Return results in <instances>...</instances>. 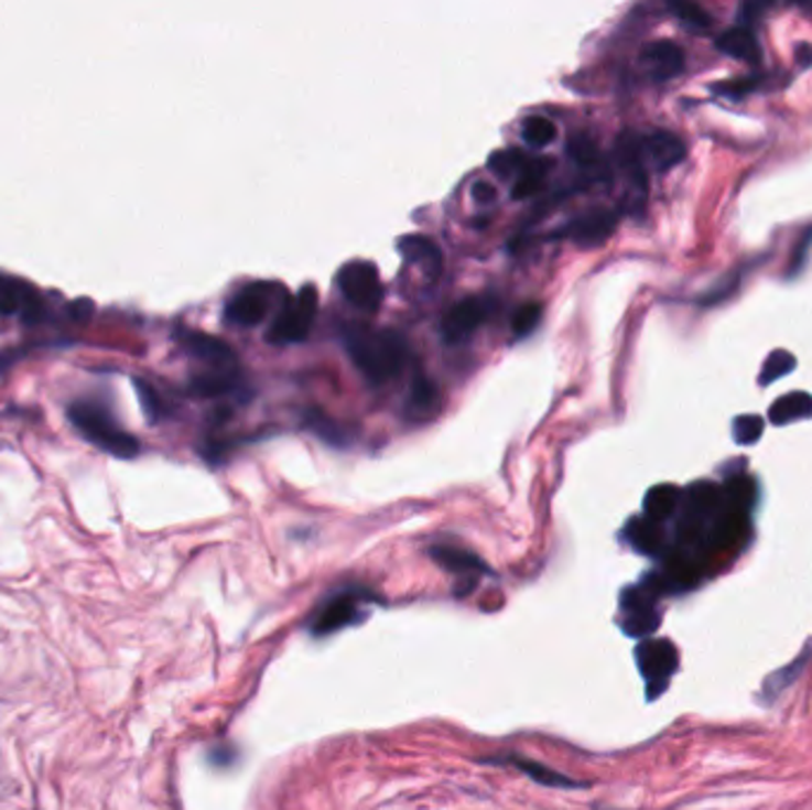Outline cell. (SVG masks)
Returning a JSON list of instances; mask_svg holds the SVG:
<instances>
[{
    "label": "cell",
    "instance_id": "1",
    "mask_svg": "<svg viewBox=\"0 0 812 810\" xmlns=\"http://www.w3.org/2000/svg\"><path fill=\"white\" fill-rule=\"evenodd\" d=\"M343 345L351 364L373 386L386 384L400 374L409 355L407 341L400 333L364 324H347L343 328Z\"/></svg>",
    "mask_w": 812,
    "mask_h": 810
},
{
    "label": "cell",
    "instance_id": "2",
    "mask_svg": "<svg viewBox=\"0 0 812 810\" xmlns=\"http://www.w3.org/2000/svg\"><path fill=\"white\" fill-rule=\"evenodd\" d=\"M69 423L79 431L88 442H94L98 450L117 458H136L141 454V442L136 435L124 431L112 417L107 404L82 397L67 409Z\"/></svg>",
    "mask_w": 812,
    "mask_h": 810
},
{
    "label": "cell",
    "instance_id": "3",
    "mask_svg": "<svg viewBox=\"0 0 812 810\" xmlns=\"http://www.w3.org/2000/svg\"><path fill=\"white\" fill-rule=\"evenodd\" d=\"M373 602V594L359 587L349 585L338 592H333L331 597L321 602L310 616V630L314 637H326L338 633L347 625H355L366 616V606Z\"/></svg>",
    "mask_w": 812,
    "mask_h": 810
},
{
    "label": "cell",
    "instance_id": "4",
    "mask_svg": "<svg viewBox=\"0 0 812 810\" xmlns=\"http://www.w3.org/2000/svg\"><path fill=\"white\" fill-rule=\"evenodd\" d=\"M316 312H318V290L312 283H306L283 304L279 314H275L273 324L267 333L269 343L290 345L306 341V335L314 328Z\"/></svg>",
    "mask_w": 812,
    "mask_h": 810
},
{
    "label": "cell",
    "instance_id": "5",
    "mask_svg": "<svg viewBox=\"0 0 812 810\" xmlns=\"http://www.w3.org/2000/svg\"><path fill=\"white\" fill-rule=\"evenodd\" d=\"M275 293H281V288L275 283H250L226 302L224 318L231 326L240 328H252L269 316L271 307L275 304Z\"/></svg>",
    "mask_w": 812,
    "mask_h": 810
},
{
    "label": "cell",
    "instance_id": "6",
    "mask_svg": "<svg viewBox=\"0 0 812 810\" xmlns=\"http://www.w3.org/2000/svg\"><path fill=\"white\" fill-rule=\"evenodd\" d=\"M0 314L18 316L26 326H36L48 310H45V300L36 285L0 271Z\"/></svg>",
    "mask_w": 812,
    "mask_h": 810
},
{
    "label": "cell",
    "instance_id": "7",
    "mask_svg": "<svg viewBox=\"0 0 812 810\" xmlns=\"http://www.w3.org/2000/svg\"><path fill=\"white\" fill-rule=\"evenodd\" d=\"M338 288L349 304L364 312H376L382 302L380 273L371 262L345 264L338 271Z\"/></svg>",
    "mask_w": 812,
    "mask_h": 810
},
{
    "label": "cell",
    "instance_id": "8",
    "mask_svg": "<svg viewBox=\"0 0 812 810\" xmlns=\"http://www.w3.org/2000/svg\"><path fill=\"white\" fill-rule=\"evenodd\" d=\"M658 592L643 580L637 587H627L620 600L622 611V630L630 637H649L658 623H661V614L656 608Z\"/></svg>",
    "mask_w": 812,
    "mask_h": 810
},
{
    "label": "cell",
    "instance_id": "9",
    "mask_svg": "<svg viewBox=\"0 0 812 810\" xmlns=\"http://www.w3.org/2000/svg\"><path fill=\"white\" fill-rule=\"evenodd\" d=\"M637 663L649 687V696L661 694L678 670V649L668 639H643L637 647Z\"/></svg>",
    "mask_w": 812,
    "mask_h": 810
},
{
    "label": "cell",
    "instance_id": "10",
    "mask_svg": "<svg viewBox=\"0 0 812 810\" xmlns=\"http://www.w3.org/2000/svg\"><path fill=\"white\" fill-rule=\"evenodd\" d=\"M635 152L643 172H668L686 155L684 143L670 131H651L635 136Z\"/></svg>",
    "mask_w": 812,
    "mask_h": 810
},
{
    "label": "cell",
    "instance_id": "11",
    "mask_svg": "<svg viewBox=\"0 0 812 810\" xmlns=\"http://www.w3.org/2000/svg\"><path fill=\"white\" fill-rule=\"evenodd\" d=\"M176 343L181 345L183 353L214 366L217 371H234V366L238 361L231 347H228L221 338H217V335H209L205 331L178 328Z\"/></svg>",
    "mask_w": 812,
    "mask_h": 810
},
{
    "label": "cell",
    "instance_id": "12",
    "mask_svg": "<svg viewBox=\"0 0 812 810\" xmlns=\"http://www.w3.org/2000/svg\"><path fill=\"white\" fill-rule=\"evenodd\" d=\"M431 557L437 565H442L444 571L458 577L462 590H458L456 594L473 592L478 577L487 571V565L480 557H475L473 552H468V549L456 547V544H435L431 547Z\"/></svg>",
    "mask_w": 812,
    "mask_h": 810
},
{
    "label": "cell",
    "instance_id": "13",
    "mask_svg": "<svg viewBox=\"0 0 812 810\" xmlns=\"http://www.w3.org/2000/svg\"><path fill=\"white\" fill-rule=\"evenodd\" d=\"M487 316V304L480 298L458 300L454 307L442 316V338L447 345H458L483 326Z\"/></svg>",
    "mask_w": 812,
    "mask_h": 810
},
{
    "label": "cell",
    "instance_id": "14",
    "mask_svg": "<svg viewBox=\"0 0 812 810\" xmlns=\"http://www.w3.org/2000/svg\"><path fill=\"white\" fill-rule=\"evenodd\" d=\"M616 226H618V212L592 209L565 226L563 236L571 238L575 246L589 250V248L602 246L604 240H608L610 234L616 231Z\"/></svg>",
    "mask_w": 812,
    "mask_h": 810
},
{
    "label": "cell",
    "instance_id": "15",
    "mask_svg": "<svg viewBox=\"0 0 812 810\" xmlns=\"http://www.w3.org/2000/svg\"><path fill=\"white\" fill-rule=\"evenodd\" d=\"M639 63L653 82H670L684 69V51L672 41H653L643 45Z\"/></svg>",
    "mask_w": 812,
    "mask_h": 810
},
{
    "label": "cell",
    "instance_id": "16",
    "mask_svg": "<svg viewBox=\"0 0 812 810\" xmlns=\"http://www.w3.org/2000/svg\"><path fill=\"white\" fill-rule=\"evenodd\" d=\"M397 250L411 264H419L427 277H440L442 271V250L437 248V242L427 236H402L397 240Z\"/></svg>",
    "mask_w": 812,
    "mask_h": 810
},
{
    "label": "cell",
    "instance_id": "17",
    "mask_svg": "<svg viewBox=\"0 0 812 810\" xmlns=\"http://www.w3.org/2000/svg\"><path fill=\"white\" fill-rule=\"evenodd\" d=\"M717 51L725 53L734 60H741V63H748V65H758L760 63V45L754 36V32H750V26H732L727 29V32H723V36H719L715 41Z\"/></svg>",
    "mask_w": 812,
    "mask_h": 810
},
{
    "label": "cell",
    "instance_id": "18",
    "mask_svg": "<svg viewBox=\"0 0 812 810\" xmlns=\"http://www.w3.org/2000/svg\"><path fill=\"white\" fill-rule=\"evenodd\" d=\"M682 504V490L675 485H656L643 497V518L653 523H665L668 518L678 514Z\"/></svg>",
    "mask_w": 812,
    "mask_h": 810
},
{
    "label": "cell",
    "instance_id": "19",
    "mask_svg": "<svg viewBox=\"0 0 812 810\" xmlns=\"http://www.w3.org/2000/svg\"><path fill=\"white\" fill-rule=\"evenodd\" d=\"M440 409V390L431 378L416 376L409 388V400H407V414L413 421H425L431 419Z\"/></svg>",
    "mask_w": 812,
    "mask_h": 810
},
{
    "label": "cell",
    "instance_id": "20",
    "mask_svg": "<svg viewBox=\"0 0 812 810\" xmlns=\"http://www.w3.org/2000/svg\"><path fill=\"white\" fill-rule=\"evenodd\" d=\"M625 538L637 549V552L647 554V557H658L665 547V538H663L661 526L649 521V518H643V516L632 518V521L627 523Z\"/></svg>",
    "mask_w": 812,
    "mask_h": 810
},
{
    "label": "cell",
    "instance_id": "21",
    "mask_svg": "<svg viewBox=\"0 0 812 810\" xmlns=\"http://www.w3.org/2000/svg\"><path fill=\"white\" fill-rule=\"evenodd\" d=\"M810 656H812V639L808 641L805 649H803L799 656H795V659H793L789 666L775 670L772 676L762 682V690H760V701H762V704H772V701H775L781 692H784L787 687H789L795 678L801 676L803 668H805V666H808V661H810Z\"/></svg>",
    "mask_w": 812,
    "mask_h": 810
},
{
    "label": "cell",
    "instance_id": "22",
    "mask_svg": "<svg viewBox=\"0 0 812 810\" xmlns=\"http://www.w3.org/2000/svg\"><path fill=\"white\" fill-rule=\"evenodd\" d=\"M304 425L310 428L312 433H316L321 440L328 442V445L333 447H347L351 442V433L349 428L343 425L338 419H333L328 414H324V411H306L304 414Z\"/></svg>",
    "mask_w": 812,
    "mask_h": 810
},
{
    "label": "cell",
    "instance_id": "23",
    "mask_svg": "<svg viewBox=\"0 0 812 810\" xmlns=\"http://www.w3.org/2000/svg\"><path fill=\"white\" fill-rule=\"evenodd\" d=\"M812 417V397L808 392H789L770 407V421L787 425Z\"/></svg>",
    "mask_w": 812,
    "mask_h": 810
},
{
    "label": "cell",
    "instance_id": "24",
    "mask_svg": "<svg viewBox=\"0 0 812 810\" xmlns=\"http://www.w3.org/2000/svg\"><path fill=\"white\" fill-rule=\"evenodd\" d=\"M191 392L197 397H221L238 388V376L234 371H209L197 374L188 384Z\"/></svg>",
    "mask_w": 812,
    "mask_h": 810
},
{
    "label": "cell",
    "instance_id": "25",
    "mask_svg": "<svg viewBox=\"0 0 812 810\" xmlns=\"http://www.w3.org/2000/svg\"><path fill=\"white\" fill-rule=\"evenodd\" d=\"M528 162L530 160L523 155V152L509 148V150L492 152V158L487 160V166H489V172L499 179H513V176H520V172L526 170Z\"/></svg>",
    "mask_w": 812,
    "mask_h": 810
},
{
    "label": "cell",
    "instance_id": "26",
    "mask_svg": "<svg viewBox=\"0 0 812 810\" xmlns=\"http://www.w3.org/2000/svg\"><path fill=\"white\" fill-rule=\"evenodd\" d=\"M523 141L530 145V148H546L549 143H554L556 139V125L551 121L549 117H542V115H534V117H528L523 121Z\"/></svg>",
    "mask_w": 812,
    "mask_h": 810
},
{
    "label": "cell",
    "instance_id": "27",
    "mask_svg": "<svg viewBox=\"0 0 812 810\" xmlns=\"http://www.w3.org/2000/svg\"><path fill=\"white\" fill-rule=\"evenodd\" d=\"M670 10L675 12V18L680 20V24L684 29H689V32H694V34H706L708 29L713 26V18L701 6H694V3H670Z\"/></svg>",
    "mask_w": 812,
    "mask_h": 810
},
{
    "label": "cell",
    "instance_id": "28",
    "mask_svg": "<svg viewBox=\"0 0 812 810\" xmlns=\"http://www.w3.org/2000/svg\"><path fill=\"white\" fill-rule=\"evenodd\" d=\"M513 766L518 770H523L526 775H530L534 782H542L546 787H575L573 779L559 775L556 770H549L546 766H540V763L528 760V758H511Z\"/></svg>",
    "mask_w": 812,
    "mask_h": 810
},
{
    "label": "cell",
    "instance_id": "29",
    "mask_svg": "<svg viewBox=\"0 0 812 810\" xmlns=\"http://www.w3.org/2000/svg\"><path fill=\"white\" fill-rule=\"evenodd\" d=\"M546 166H549V162H528V166L523 172H520L516 186H513L516 201H523V197H530L542 188V179H544Z\"/></svg>",
    "mask_w": 812,
    "mask_h": 810
},
{
    "label": "cell",
    "instance_id": "30",
    "mask_svg": "<svg viewBox=\"0 0 812 810\" xmlns=\"http://www.w3.org/2000/svg\"><path fill=\"white\" fill-rule=\"evenodd\" d=\"M133 388L138 392V400H141V407L145 411V417L150 423H158L164 414H166V407H164V400L160 397V392L152 388L148 380L143 378H136L133 380Z\"/></svg>",
    "mask_w": 812,
    "mask_h": 810
},
{
    "label": "cell",
    "instance_id": "31",
    "mask_svg": "<svg viewBox=\"0 0 812 810\" xmlns=\"http://www.w3.org/2000/svg\"><path fill=\"white\" fill-rule=\"evenodd\" d=\"M795 369V359L784 353V349H777V353H772L768 357V361L762 364V371H760V386H770L772 380L787 376Z\"/></svg>",
    "mask_w": 812,
    "mask_h": 810
},
{
    "label": "cell",
    "instance_id": "32",
    "mask_svg": "<svg viewBox=\"0 0 812 810\" xmlns=\"http://www.w3.org/2000/svg\"><path fill=\"white\" fill-rule=\"evenodd\" d=\"M542 318V304L540 302H528L523 307H518L511 321V328L516 335H528L538 328Z\"/></svg>",
    "mask_w": 812,
    "mask_h": 810
},
{
    "label": "cell",
    "instance_id": "33",
    "mask_svg": "<svg viewBox=\"0 0 812 810\" xmlns=\"http://www.w3.org/2000/svg\"><path fill=\"white\" fill-rule=\"evenodd\" d=\"M762 431H765V421L760 417H750V414L739 417L732 425L734 440L741 442V445H754V442L760 440Z\"/></svg>",
    "mask_w": 812,
    "mask_h": 810
},
{
    "label": "cell",
    "instance_id": "34",
    "mask_svg": "<svg viewBox=\"0 0 812 810\" xmlns=\"http://www.w3.org/2000/svg\"><path fill=\"white\" fill-rule=\"evenodd\" d=\"M569 152L580 166H596L602 162L599 148H596V143L587 139V136H577V139H573L569 145Z\"/></svg>",
    "mask_w": 812,
    "mask_h": 810
},
{
    "label": "cell",
    "instance_id": "35",
    "mask_svg": "<svg viewBox=\"0 0 812 810\" xmlns=\"http://www.w3.org/2000/svg\"><path fill=\"white\" fill-rule=\"evenodd\" d=\"M470 193H473V201L478 203V205L495 203V197H497V188L492 186V183H487V181H475Z\"/></svg>",
    "mask_w": 812,
    "mask_h": 810
},
{
    "label": "cell",
    "instance_id": "36",
    "mask_svg": "<svg viewBox=\"0 0 812 810\" xmlns=\"http://www.w3.org/2000/svg\"><path fill=\"white\" fill-rule=\"evenodd\" d=\"M69 314L76 321H88L90 314H94V302H90V300H76V302H72Z\"/></svg>",
    "mask_w": 812,
    "mask_h": 810
},
{
    "label": "cell",
    "instance_id": "37",
    "mask_svg": "<svg viewBox=\"0 0 812 810\" xmlns=\"http://www.w3.org/2000/svg\"><path fill=\"white\" fill-rule=\"evenodd\" d=\"M795 57H799V65L801 67H810L812 65V45L801 43L799 48H795Z\"/></svg>",
    "mask_w": 812,
    "mask_h": 810
}]
</instances>
